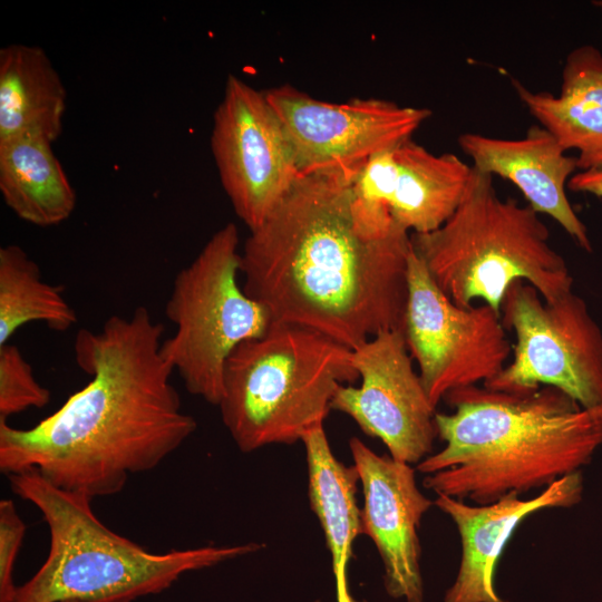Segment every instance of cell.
I'll list each match as a JSON object with an SVG mask.
<instances>
[{
	"label": "cell",
	"mask_w": 602,
	"mask_h": 602,
	"mask_svg": "<svg viewBox=\"0 0 602 602\" xmlns=\"http://www.w3.org/2000/svg\"><path fill=\"white\" fill-rule=\"evenodd\" d=\"M239 245L235 224L216 231L176 274L165 307L176 330L162 342L163 359L177 371L190 394L215 406L223 396L224 370L232 351L263 336L273 323L265 307L239 284Z\"/></svg>",
	"instance_id": "52a82bcc"
},
{
	"label": "cell",
	"mask_w": 602,
	"mask_h": 602,
	"mask_svg": "<svg viewBox=\"0 0 602 602\" xmlns=\"http://www.w3.org/2000/svg\"><path fill=\"white\" fill-rule=\"evenodd\" d=\"M349 447L365 496L361 534L372 540L381 556L387 590L394 598L421 602L418 528L434 502L418 488L409 464L376 454L357 437Z\"/></svg>",
	"instance_id": "5bb4252c"
},
{
	"label": "cell",
	"mask_w": 602,
	"mask_h": 602,
	"mask_svg": "<svg viewBox=\"0 0 602 602\" xmlns=\"http://www.w3.org/2000/svg\"><path fill=\"white\" fill-rule=\"evenodd\" d=\"M29 322L62 332L77 322V314L61 289L42 280L25 250L9 244L0 249V346Z\"/></svg>",
	"instance_id": "ffe728a7"
},
{
	"label": "cell",
	"mask_w": 602,
	"mask_h": 602,
	"mask_svg": "<svg viewBox=\"0 0 602 602\" xmlns=\"http://www.w3.org/2000/svg\"><path fill=\"white\" fill-rule=\"evenodd\" d=\"M444 400L454 409L435 414L445 446L416 467L436 495L485 505L544 489L602 447V405L583 408L551 386L521 394L470 386Z\"/></svg>",
	"instance_id": "3957f363"
},
{
	"label": "cell",
	"mask_w": 602,
	"mask_h": 602,
	"mask_svg": "<svg viewBox=\"0 0 602 602\" xmlns=\"http://www.w3.org/2000/svg\"><path fill=\"white\" fill-rule=\"evenodd\" d=\"M9 479L12 492L40 511L50 534L47 559L17 586L11 602H133L168 589L186 572L263 547L250 542L151 552L101 523L90 497L59 488L33 469Z\"/></svg>",
	"instance_id": "277c9868"
},
{
	"label": "cell",
	"mask_w": 602,
	"mask_h": 602,
	"mask_svg": "<svg viewBox=\"0 0 602 602\" xmlns=\"http://www.w3.org/2000/svg\"><path fill=\"white\" fill-rule=\"evenodd\" d=\"M559 96L602 108V52L598 48L585 45L567 55Z\"/></svg>",
	"instance_id": "603a6c76"
},
{
	"label": "cell",
	"mask_w": 602,
	"mask_h": 602,
	"mask_svg": "<svg viewBox=\"0 0 602 602\" xmlns=\"http://www.w3.org/2000/svg\"><path fill=\"white\" fill-rule=\"evenodd\" d=\"M26 533V525L11 499L0 501V602H11L14 563Z\"/></svg>",
	"instance_id": "cb8c5ba5"
},
{
	"label": "cell",
	"mask_w": 602,
	"mask_h": 602,
	"mask_svg": "<svg viewBox=\"0 0 602 602\" xmlns=\"http://www.w3.org/2000/svg\"><path fill=\"white\" fill-rule=\"evenodd\" d=\"M566 187L575 193H588L602 198V169L580 171L572 175Z\"/></svg>",
	"instance_id": "d4e9b609"
},
{
	"label": "cell",
	"mask_w": 602,
	"mask_h": 602,
	"mask_svg": "<svg viewBox=\"0 0 602 602\" xmlns=\"http://www.w3.org/2000/svg\"><path fill=\"white\" fill-rule=\"evenodd\" d=\"M501 317L516 342L509 362L484 387L521 394L551 386L583 408L602 405V330L583 298L572 291L546 301L517 281L504 295Z\"/></svg>",
	"instance_id": "ba28073f"
},
{
	"label": "cell",
	"mask_w": 602,
	"mask_h": 602,
	"mask_svg": "<svg viewBox=\"0 0 602 602\" xmlns=\"http://www.w3.org/2000/svg\"><path fill=\"white\" fill-rule=\"evenodd\" d=\"M404 336L435 408L453 390L491 381L513 352L501 313L484 303L467 308L454 303L412 246Z\"/></svg>",
	"instance_id": "9c48e42d"
},
{
	"label": "cell",
	"mask_w": 602,
	"mask_h": 602,
	"mask_svg": "<svg viewBox=\"0 0 602 602\" xmlns=\"http://www.w3.org/2000/svg\"><path fill=\"white\" fill-rule=\"evenodd\" d=\"M410 242L435 283L459 307L482 300L501 313L506 291L517 281L534 287L546 301L572 292L573 276L551 246L540 214L502 198L493 176L474 167L452 217L434 232L412 233Z\"/></svg>",
	"instance_id": "5b68a950"
},
{
	"label": "cell",
	"mask_w": 602,
	"mask_h": 602,
	"mask_svg": "<svg viewBox=\"0 0 602 602\" xmlns=\"http://www.w3.org/2000/svg\"><path fill=\"white\" fill-rule=\"evenodd\" d=\"M291 143L302 176L351 184L377 154L411 139L431 110L379 98L333 104L291 85L264 91Z\"/></svg>",
	"instance_id": "30bf717a"
},
{
	"label": "cell",
	"mask_w": 602,
	"mask_h": 602,
	"mask_svg": "<svg viewBox=\"0 0 602 602\" xmlns=\"http://www.w3.org/2000/svg\"><path fill=\"white\" fill-rule=\"evenodd\" d=\"M358 378L351 349L310 329L272 323L227 358L222 420L243 453L292 445L324 423L337 389Z\"/></svg>",
	"instance_id": "8992f818"
},
{
	"label": "cell",
	"mask_w": 602,
	"mask_h": 602,
	"mask_svg": "<svg viewBox=\"0 0 602 602\" xmlns=\"http://www.w3.org/2000/svg\"><path fill=\"white\" fill-rule=\"evenodd\" d=\"M582 495L581 472L557 479L530 499L512 493L489 504L472 505L436 495L434 505L455 523L462 545L458 573L445 602H506L495 590L494 574L515 530L533 513L572 507Z\"/></svg>",
	"instance_id": "9a60e30c"
},
{
	"label": "cell",
	"mask_w": 602,
	"mask_h": 602,
	"mask_svg": "<svg viewBox=\"0 0 602 602\" xmlns=\"http://www.w3.org/2000/svg\"><path fill=\"white\" fill-rule=\"evenodd\" d=\"M221 184L250 232L279 206L302 176L278 115L264 91L227 77L211 133Z\"/></svg>",
	"instance_id": "8fae6325"
},
{
	"label": "cell",
	"mask_w": 602,
	"mask_h": 602,
	"mask_svg": "<svg viewBox=\"0 0 602 602\" xmlns=\"http://www.w3.org/2000/svg\"><path fill=\"white\" fill-rule=\"evenodd\" d=\"M50 398L49 389L37 381L19 348L9 342L0 346V418L42 408Z\"/></svg>",
	"instance_id": "7402d4cb"
},
{
	"label": "cell",
	"mask_w": 602,
	"mask_h": 602,
	"mask_svg": "<svg viewBox=\"0 0 602 602\" xmlns=\"http://www.w3.org/2000/svg\"><path fill=\"white\" fill-rule=\"evenodd\" d=\"M602 10V0L594 2Z\"/></svg>",
	"instance_id": "484cf974"
},
{
	"label": "cell",
	"mask_w": 602,
	"mask_h": 602,
	"mask_svg": "<svg viewBox=\"0 0 602 602\" xmlns=\"http://www.w3.org/2000/svg\"><path fill=\"white\" fill-rule=\"evenodd\" d=\"M67 91L42 48L0 49V143L14 138L55 142L62 130Z\"/></svg>",
	"instance_id": "e0dca14e"
},
{
	"label": "cell",
	"mask_w": 602,
	"mask_h": 602,
	"mask_svg": "<svg viewBox=\"0 0 602 602\" xmlns=\"http://www.w3.org/2000/svg\"><path fill=\"white\" fill-rule=\"evenodd\" d=\"M528 113L548 130L564 151L575 149L580 171L602 169V108L548 91H532L513 79Z\"/></svg>",
	"instance_id": "44dd1931"
},
{
	"label": "cell",
	"mask_w": 602,
	"mask_h": 602,
	"mask_svg": "<svg viewBox=\"0 0 602 602\" xmlns=\"http://www.w3.org/2000/svg\"><path fill=\"white\" fill-rule=\"evenodd\" d=\"M408 232H367L350 184L301 176L241 250L242 288L273 323L302 327L355 350L379 332H404Z\"/></svg>",
	"instance_id": "7a4b0ae2"
},
{
	"label": "cell",
	"mask_w": 602,
	"mask_h": 602,
	"mask_svg": "<svg viewBox=\"0 0 602 602\" xmlns=\"http://www.w3.org/2000/svg\"><path fill=\"white\" fill-rule=\"evenodd\" d=\"M301 441L305 448L310 506L332 556L340 602H348L346 569L352 543L361 534V509L356 497L359 475L353 465L344 466L334 457L323 424L309 429Z\"/></svg>",
	"instance_id": "d6986e66"
},
{
	"label": "cell",
	"mask_w": 602,
	"mask_h": 602,
	"mask_svg": "<svg viewBox=\"0 0 602 602\" xmlns=\"http://www.w3.org/2000/svg\"><path fill=\"white\" fill-rule=\"evenodd\" d=\"M458 145L472 158L476 171L512 182L528 206L540 215L552 217L580 247L592 251L588 227L574 212L565 191L577 169L576 156H567L548 130L533 125L515 139L465 133L458 137Z\"/></svg>",
	"instance_id": "2e32d148"
},
{
	"label": "cell",
	"mask_w": 602,
	"mask_h": 602,
	"mask_svg": "<svg viewBox=\"0 0 602 602\" xmlns=\"http://www.w3.org/2000/svg\"><path fill=\"white\" fill-rule=\"evenodd\" d=\"M164 327L145 307L80 329L76 363L91 377L54 414L28 429L0 418V469H33L91 499L119 493L130 475L155 468L196 429L161 353Z\"/></svg>",
	"instance_id": "6da1fadb"
},
{
	"label": "cell",
	"mask_w": 602,
	"mask_h": 602,
	"mask_svg": "<svg viewBox=\"0 0 602 602\" xmlns=\"http://www.w3.org/2000/svg\"><path fill=\"white\" fill-rule=\"evenodd\" d=\"M50 142L14 138L0 143V192L21 220L52 226L68 220L76 193Z\"/></svg>",
	"instance_id": "ac0fdd59"
},
{
	"label": "cell",
	"mask_w": 602,
	"mask_h": 602,
	"mask_svg": "<svg viewBox=\"0 0 602 602\" xmlns=\"http://www.w3.org/2000/svg\"><path fill=\"white\" fill-rule=\"evenodd\" d=\"M352 363L361 383L341 385L331 409L380 439L396 460L411 465L431 455L436 408L414 369L404 332H379L352 350Z\"/></svg>",
	"instance_id": "4fadbf2b"
},
{
	"label": "cell",
	"mask_w": 602,
	"mask_h": 602,
	"mask_svg": "<svg viewBox=\"0 0 602 602\" xmlns=\"http://www.w3.org/2000/svg\"><path fill=\"white\" fill-rule=\"evenodd\" d=\"M472 169L455 154L406 140L375 155L350 184L355 217L377 236L434 232L458 208Z\"/></svg>",
	"instance_id": "7c38bea8"
}]
</instances>
